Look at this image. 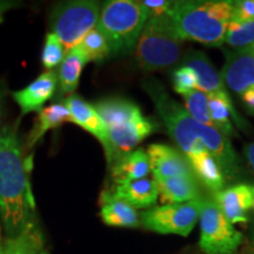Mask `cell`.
Wrapping results in <instances>:
<instances>
[{
    "label": "cell",
    "mask_w": 254,
    "mask_h": 254,
    "mask_svg": "<svg viewBox=\"0 0 254 254\" xmlns=\"http://www.w3.org/2000/svg\"><path fill=\"white\" fill-rule=\"evenodd\" d=\"M141 85L153 101L171 138L187 159L198 152L207 150L220 167L225 180L234 182L239 179V159L227 136L213 127L196 123L186 109L168 95L157 79L147 78Z\"/></svg>",
    "instance_id": "cell-1"
},
{
    "label": "cell",
    "mask_w": 254,
    "mask_h": 254,
    "mask_svg": "<svg viewBox=\"0 0 254 254\" xmlns=\"http://www.w3.org/2000/svg\"><path fill=\"white\" fill-rule=\"evenodd\" d=\"M38 220L36 202L17 131L5 126L0 134V226L15 236Z\"/></svg>",
    "instance_id": "cell-2"
},
{
    "label": "cell",
    "mask_w": 254,
    "mask_h": 254,
    "mask_svg": "<svg viewBox=\"0 0 254 254\" xmlns=\"http://www.w3.org/2000/svg\"><path fill=\"white\" fill-rule=\"evenodd\" d=\"M234 1H176L170 17L184 40L209 47L225 43Z\"/></svg>",
    "instance_id": "cell-3"
},
{
    "label": "cell",
    "mask_w": 254,
    "mask_h": 254,
    "mask_svg": "<svg viewBox=\"0 0 254 254\" xmlns=\"http://www.w3.org/2000/svg\"><path fill=\"white\" fill-rule=\"evenodd\" d=\"M147 18L141 1L111 0L101 7L97 27L106 38L111 53L124 55L135 50Z\"/></svg>",
    "instance_id": "cell-4"
},
{
    "label": "cell",
    "mask_w": 254,
    "mask_h": 254,
    "mask_svg": "<svg viewBox=\"0 0 254 254\" xmlns=\"http://www.w3.org/2000/svg\"><path fill=\"white\" fill-rule=\"evenodd\" d=\"M170 14L147 18L135 46V60L146 72L164 69L179 59L184 44Z\"/></svg>",
    "instance_id": "cell-5"
},
{
    "label": "cell",
    "mask_w": 254,
    "mask_h": 254,
    "mask_svg": "<svg viewBox=\"0 0 254 254\" xmlns=\"http://www.w3.org/2000/svg\"><path fill=\"white\" fill-rule=\"evenodd\" d=\"M100 7L97 1L74 0L59 4L50 19L51 33L56 34L66 52L78 46L88 32L97 27Z\"/></svg>",
    "instance_id": "cell-6"
},
{
    "label": "cell",
    "mask_w": 254,
    "mask_h": 254,
    "mask_svg": "<svg viewBox=\"0 0 254 254\" xmlns=\"http://www.w3.org/2000/svg\"><path fill=\"white\" fill-rule=\"evenodd\" d=\"M199 224V247L204 254H237L244 244L243 233L222 214L213 198L202 201Z\"/></svg>",
    "instance_id": "cell-7"
},
{
    "label": "cell",
    "mask_w": 254,
    "mask_h": 254,
    "mask_svg": "<svg viewBox=\"0 0 254 254\" xmlns=\"http://www.w3.org/2000/svg\"><path fill=\"white\" fill-rule=\"evenodd\" d=\"M204 198L148 208L140 214L141 226L160 234L187 237L199 220Z\"/></svg>",
    "instance_id": "cell-8"
},
{
    "label": "cell",
    "mask_w": 254,
    "mask_h": 254,
    "mask_svg": "<svg viewBox=\"0 0 254 254\" xmlns=\"http://www.w3.org/2000/svg\"><path fill=\"white\" fill-rule=\"evenodd\" d=\"M157 124L144 116L124 125L109 127V142L104 150L109 164L112 165L118 158L131 153L133 148L157 131Z\"/></svg>",
    "instance_id": "cell-9"
},
{
    "label": "cell",
    "mask_w": 254,
    "mask_h": 254,
    "mask_svg": "<svg viewBox=\"0 0 254 254\" xmlns=\"http://www.w3.org/2000/svg\"><path fill=\"white\" fill-rule=\"evenodd\" d=\"M220 75L228 88L239 95L254 90V44L227 52Z\"/></svg>",
    "instance_id": "cell-10"
},
{
    "label": "cell",
    "mask_w": 254,
    "mask_h": 254,
    "mask_svg": "<svg viewBox=\"0 0 254 254\" xmlns=\"http://www.w3.org/2000/svg\"><path fill=\"white\" fill-rule=\"evenodd\" d=\"M153 179L172 177H195L187 158L177 148L164 144H152L147 147Z\"/></svg>",
    "instance_id": "cell-11"
},
{
    "label": "cell",
    "mask_w": 254,
    "mask_h": 254,
    "mask_svg": "<svg viewBox=\"0 0 254 254\" xmlns=\"http://www.w3.org/2000/svg\"><path fill=\"white\" fill-rule=\"evenodd\" d=\"M58 86V75L55 71H46L23 90L12 92V98L20 107L21 116L40 112L44 104L53 97Z\"/></svg>",
    "instance_id": "cell-12"
},
{
    "label": "cell",
    "mask_w": 254,
    "mask_h": 254,
    "mask_svg": "<svg viewBox=\"0 0 254 254\" xmlns=\"http://www.w3.org/2000/svg\"><path fill=\"white\" fill-rule=\"evenodd\" d=\"M213 200L232 225L247 222V212L254 207V187L240 184L213 194Z\"/></svg>",
    "instance_id": "cell-13"
},
{
    "label": "cell",
    "mask_w": 254,
    "mask_h": 254,
    "mask_svg": "<svg viewBox=\"0 0 254 254\" xmlns=\"http://www.w3.org/2000/svg\"><path fill=\"white\" fill-rule=\"evenodd\" d=\"M183 66L190 67L194 72L199 91L207 95H219L225 99H231L221 75L215 71L204 53L200 51H190L184 57Z\"/></svg>",
    "instance_id": "cell-14"
},
{
    "label": "cell",
    "mask_w": 254,
    "mask_h": 254,
    "mask_svg": "<svg viewBox=\"0 0 254 254\" xmlns=\"http://www.w3.org/2000/svg\"><path fill=\"white\" fill-rule=\"evenodd\" d=\"M0 254H51L38 220L15 236H7L0 226Z\"/></svg>",
    "instance_id": "cell-15"
},
{
    "label": "cell",
    "mask_w": 254,
    "mask_h": 254,
    "mask_svg": "<svg viewBox=\"0 0 254 254\" xmlns=\"http://www.w3.org/2000/svg\"><path fill=\"white\" fill-rule=\"evenodd\" d=\"M63 103L67 107L71 116V123H74L75 125L80 126L85 131L94 135L105 150L109 142V131L93 105L88 104L75 94L68 95L65 100H63Z\"/></svg>",
    "instance_id": "cell-16"
},
{
    "label": "cell",
    "mask_w": 254,
    "mask_h": 254,
    "mask_svg": "<svg viewBox=\"0 0 254 254\" xmlns=\"http://www.w3.org/2000/svg\"><path fill=\"white\" fill-rule=\"evenodd\" d=\"M111 198L122 200L131 205L133 208H150L157 202L159 192L154 179L144 178L135 182L114 185V187L104 190Z\"/></svg>",
    "instance_id": "cell-17"
},
{
    "label": "cell",
    "mask_w": 254,
    "mask_h": 254,
    "mask_svg": "<svg viewBox=\"0 0 254 254\" xmlns=\"http://www.w3.org/2000/svg\"><path fill=\"white\" fill-rule=\"evenodd\" d=\"M150 172L151 165L147 152L138 148L113 161L111 177L116 185H120L147 178Z\"/></svg>",
    "instance_id": "cell-18"
},
{
    "label": "cell",
    "mask_w": 254,
    "mask_h": 254,
    "mask_svg": "<svg viewBox=\"0 0 254 254\" xmlns=\"http://www.w3.org/2000/svg\"><path fill=\"white\" fill-rule=\"evenodd\" d=\"M154 180L164 205L179 204L201 198L198 179L195 177L159 178Z\"/></svg>",
    "instance_id": "cell-19"
},
{
    "label": "cell",
    "mask_w": 254,
    "mask_h": 254,
    "mask_svg": "<svg viewBox=\"0 0 254 254\" xmlns=\"http://www.w3.org/2000/svg\"><path fill=\"white\" fill-rule=\"evenodd\" d=\"M100 217L109 226L135 228L141 226L140 215L131 205L113 199L105 192L100 194Z\"/></svg>",
    "instance_id": "cell-20"
},
{
    "label": "cell",
    "mask_w": 254,
    "mask_h": 254,
    "mask_svg": "<svg viewBox=\"0 0 254 254\" xmlns=\"http://www.w3.org/2000/svg\"><path fill=\"white\" fill-rule=\"evenodd\" d=\"M105 125L109 127L124 125L142 117L140 109L126 99H105L93 104Z\"/></svg>",
    "instance_id": "cell-21"
},
{
    "label": "cell",
    "mask_w": 254,
    "mask_h": 254,
    "mask_svg": "<svg viewBox=\"0 0 254 254\" xmlns=\"http://www.w3.org/2000/svg\"><path fill=\"white\" fill-rule=\"evenodd\" d=\"M67 122H71V116H69L67 107L65 106L63 101L44 107L40 112H38L36 122H34L33 127L27 135V148L33 147L50 129L58 128L64 123Z\"/></svg>",
    "instance_id": "cell-22"
},
{
    "label": "cell",
    "mask_w": 254,
    "mask_h": 254,
    "mask_svg": "<svg viewBox=\"0 0 254 254\" xmlns=\"http://www.w3.org/2000/svg\"><path fill=\"white\" fill-rule=\"evenodd\" d=\"M187 160H189L196 179L204 184L213 194L224 190L226 180L222 176L220 167L215 159L207 150L198 152Z\"/></svg>",
    "instance_id": "cell-23"
},
{
    "label": "cell",
    "mask_w": 254,
    "mask_h": 254,
    "mask_svg": "<svg viewBox=\"0 0 254 254\" xmlns=\"http://www.w3.org/2000/svg\"><path fill=\"white\" fill-rule=\"evenodd\" d=\"M88 60L79 46L73 47L66 53L65 58L60 64L58 73L59 90L63 94H71L77 90L82 69Z\"/></svg>",
    "instance_id": "cell-24"
},
{
    "label": "cell",
    "mask_w": 254,
    "mask_h": 254,
    "mask_svg": "<svg viewBox=\"0 0 254 254\" xmlns=\"http://www.w3.org/2000/svg\"><path fill=\"white\" fill-rule=\"evenodd\" d=\"M208 110L211 118L213 120L215 128L225 136H230L233 133V127L230 122V114L233 116L234 120L240 128H246V123L243 122L240 116L234 109L232 99H225L219 95H207Z\"/></svg>",
    "instance_id": "cell-25"
},
{
    "label": "cell",
    "mask_w": 254,
    "mask_h": 254,
    "mask_svg": "<svg viewBox=\"0 0 254 254\" xmlns=\"http://www.w3.org/2000/svg\"><path fill=\"white\" fill-rule=\"evenodd\" d=\"M183 97L185 101L186 111L196 123L215 128L213 120L209 114L207 94L199 90H194L190 93L184 94Z\"/></svg>",
    "instance_id": "cell-26"
},
{
    "label": "cell",
    "mask_w": 254,
    "mask_h": 254,
    "mask_svg": "<svg viewBox=\"0 0 254 254\" xmlns=\"http://www.w3.org/2000/svg\"><path fill=\"white\" fill-rule=\"evenodd\" d=\"M90 62H103L111 55L110 46L106 38L98 27L88 32L78 45Z\"/></svg>",
    "instance_id": "cell-27"
},
{
    "label": "cell",
    "mask_w": 254,
    "mask_h": 254,
    "mask_svg": "<svg viewBox=\"0 0 254 254\" xmlns=\"http://www.w3.org/2000/svg\"><path fill=\"white\" fill-rule=\"evenodd\" d=\"M225 41L234 49H244L254 44V20H231Z\"/></svg>",
    "instance_id": "cell-28"
},
{
    "label": "cell",
    "mask_w": 254,
    "mask_h": 254,
    "mask_svg": "<svg viewBox=\"0 0 254 254\" xmlns=\"http://www.w3.org/2000/svg\"><path fill=\"white\" fill-rule=\"evenodd\" d=\"M66 50L63 46L59 38L53 33H47L45 37L43 52H41V63L47 71H53L56 67L60 66V64L65 58Z\"/></svg>",
    "instance_id": "cell-29"
},
{
    "label": "cell",
    "mask_w": 254,
    "mask_h": 254,
    "mask_svg": "<svg viewBox=\"0 0 254 254\" xmlns=\"http://www.w3.org/2000/svg\"><path fill=\"white\" fill-rule=\"evenodd\" d=\"M172 80L174 90L182 95L198 90V82H196L194 72L186 66H182L173 72Z\"/></svg>",
    "instance_id": "cell-30"
},
{
    "label": "cell",
    "mask_w": 254,
    "mask_h": 254,
    "mask_svg": "<svg viewBox=\"0 0 254 254\" xmlns=\"http://www.w3.org/2000/svg\"><path fill=\"white\" fill-rule=\"evenodd\" d=\"M147 9L148 18H159L163 15H167L172 11L174 2L176 1H167V0H145L141 1Z\"/></svg>",
    "instance_id": "cell-31"
},
{
    "label": "cell",
    "mask_w": 254,
    "mask_h": 254,
    "mask_svg": "<svg viewBox=\"0 0 254 254\" xmlns=\"http://www.w3.org/2000/svg\"><path fill=\"white\" fill-rule=\"evenodd\" d=\"M232 20L249 21L254 20V0L234 1Z\"/></svg>",
    "instance_id": "cell-32"
},
{
    "label": "cell",
    "mask_w": 254,
    "mask_h": 254,
    "mask_svg": "<svg viewBox=\"0 0 254 254\" xmlns=\"http://www.w3.org/2000/svg\"><path fill=\"white\" fill-rule=\"evenodd\" d=\"M240 97L244 105H245L246 110L254 116V90L247 91L244 94H241Z\"/></svg>",
    "instance_id": "cell-33"
},
{
    "label": "cell",
    "mask_w": 254,
    "mask_h": 254,
    "mask_svg": "<svg viewBox=\"0 0 254 254\" xmlns=\"http://www.w3.org/2000/svg\"><path fill=\"white\" fill-rule=\"evenodd\" d=\"M244 154H245L247 163H249L251 170L254 174V141L244 146Z\"/></svg>",
    "instance_id": "cell-34"
},
{
    "label": "cell",
    "mask_w": 254,
    "mask_h": 254,
    "mask_svg": "<svg viewBox=\"0 0 254 254\" xmlns=\"http://www.w3.org/2000/svg\"><path fill=\"white\" fill-rule=\"evenodd\" d=\"M15 5L17 4L13 1H1V0H0V24L4 20V14L6 12L9 11L11 8H13Z\"/></svg>",
    "instance_id": "cell-35"
},
{
    "label": "cell",
    "mask_w": 254,
    "mask_h": 254,
    "mask_svg": "<svg viewBox=\"0 0 254 254\" xmlns=\"http://www.w3.org/2000/svg\"><path fill=\"white\" fill-rule=\"evenodd\" d=\"M6 95V88L4 82L0 80V134H1V118H2V110H4V100Z\"/></svg>",
    "instance_id": "cell-36"
},
{
    "label": "cell",
    "mask_w": 254,
    "mask_h": 254,
    "mask_svg": "<svg viewBox=\"0 0 254 254\" xmlns=\"http://www.w3.org/2000/svg\"><path fill=\"white\" fill-rule=\"evenodd\" d=\"M237 254H254V241L244 243Z\"/></svg>",
    "instance_id": "cell-37"
},
{
    "label": "cell",
    "mask_w": 254,
    "mask_h": 254,
    "mask_svg": "<svg viewBox=\"0 0 254 254\" xmlns=\"http://www.w3.org/2000/svg\"><path fill=\"white\" fill-rule=\"evenodd\" d=\"M253 208H254V207H253Z\"/></svg>",
    "instance_id": "cell-38"
}]
</instances>
